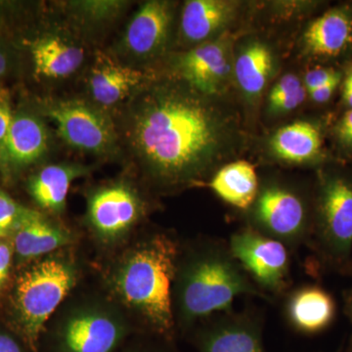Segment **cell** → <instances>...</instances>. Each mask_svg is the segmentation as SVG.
<instances>
[{"mask_svg": "<svg viewBox=\"0 0 352 352\" xmlns=\"http://www.w3.org/2000/svg\"><path fill=\"white\" fill-rule=\"evenodd\" d=\"M240 129L232 111L182 80L157 82L138 92L126 124L131 152L164 186L214 175L239 148Z\"/></svg>", "mask_w": 352, "mask_h": 352, "instance_id": "6da1fadb", "label": "cell"}, {"mask_svg": "<svg viewBox=\"0 0 352 352\" xmlns=\"http://www.w3.org/2000/svg\"><path fill=\"white\" fill-rule=\"evenodd\" d=\"M242 296H265L234 258L228 244L210 241L178 261L173 311L183 328L232 311Z\"/></svg>", "mask_w": 352, "mask_h": 352, "instance_id": "7a4b0ae2", "label": "cell"}, {"mask_svg": "<svg viewBox=\"0 0 352 352\" xmlns=\"http://www.w3.org/2000/svg\"><path fill=\"white\" fill-rule=\"evenodd\" d=\"M178 261L173 241L157 235L134 249L113 277L118 295L166 340L173 337L175 326L173 285Z\"/></svg>", "mask_w": 352, "mask_h": 352, "instance_id": "3957f363", "label": "cell"}, {"mask_svg": "<svg viewBox=\"0 0 352 352\" xmlns=\"http://www.w3.org/2000/svg\"><path fill=\"white\" fill-rule=\"evenodd\" d=\"M311 240L324 261L337 270L352 264V166L332 161L317 170Z\"/></svg>", "mask_w": 352, "mask_h": 352, "instance_id": "277c9868", "label": "cell"}, {"mask_svg": "<svg viewBox=\"0 0 352 352\" xmlns=\"http://www.w3.org/2000/svg\"><path fill=\"white\" fill-rule=\"evenodd\" d=\"M75 266L66 258H44L21 273L14 305L23 338L34 352L46 322L75 286Z\"/></svg>", "mask_w": 352, "mask_h": 352, "instance_id": "5b68a950", "label": "cell"}, {"mask_svg": "<svg viewBox=\"0 0 352 352\" xmlns=\"http://www.w3.org/2000/svg\"><path fill=\"white\" fill-rule=\"evenodd\" d=\"M249 228L296 249L311 240L314 194L307 195L291 185L268 182L259 187L249 208Z\"/></svg>", "mask_w": 352, "mask_h": 352, "instance_id": "8992f818", "label": "cell"}, {"mask_svg": "<svg viewBox=\"0 0 352 352\" xmlns=\"http://www.w3.org/2000/svg\"><path fill=\"white\" fill-rule=\"evenodd\" d=\"M229 250L252 283L266 295H281L288 288L291 256L283 243L245 228L231 235Z\"/></svg>", "mask_w": 352, "mask_h": 352, "instance_id": "52a82bcc", "label": "cell"}, {"mask_svg": "<svg viewBox=\"0 0 352 352\" xmlns=\"http://www.w3.org/2000/svg\"><path fill=\"white\" fill-rule=\"evenodd\" d=\"M44 113L67 144L91 154H110L117 145L112 120L101 109L78 99L52 100Z\"/></svg>", "mask_w": 352, "mask_h": 352, "instance_id": "ba28073f", "label": "cell"}, {"mask_svg": "<svg viewBox=\"0 0 352 352\" xmlns=\"http://www.w3.org/2000/svg\"><path fill=\"white\" fill-rule=\"evenodd\" d=\"M127 327L101 309L76 312L51 338L50 352H117L126 339Z\"/></svg>", "mask_w": 352, "mask_h": 352, "instance_id": "9c48e42d", "label": "cell"}, {"mask_svg": "<svg viewBox=\"0 0 352 352\" xmlns=\"http://www.w3.org/2000/svg\"><path fill=\"white\" fill-rule=\"evenodd\" d=\"M175 69L182 82L199 94L217 97L226 89L232 73L230 44L215 38L178 55Z\"/></svg>", "mask_w": 352, "mask_h": 352, "instance_id": "30bf717a", "label": "cell"}, {"mask_svg": "<svg viewBox=\"0 0 352 352\" xmlns=\"http://www.w3.org/2000/svg\"><path fill=\"white\" fill-rule=\"evenodd\" d=\"M201 323L194 337L199 352H267L263 323L256 315L232 310Z\"/></svg>", "mask_w": 352, "mask_h": 352, "instance_id": "8fae6325", "label": "cell"}, {"mask_svg": "<svg viewBox=\"0 0 352 352\" xmlns=\"http://www.w3.org/2000/svg\"><path fill=\"white\" fill-rule=\"evenodd\" d=\"M303 52L320 62L352 59V2L326 9L308 24L302 38Z\"/></svg>", "mask_w": 352, "mask_h": 352, "instance_id": "7c38bea8", "label": "cell"}, {"mask_svg": "<svg viewBox=\"0 0 352 352\" xmlns=\"http://www.w3.org/2000/svg\"><path fill=\"white\" fill-rule=\"evenodd\" d=\"M142 214V201L138 193L124 183L97 190L88 201L90 224L106 240L124 236L138 223Z\"/></svg>", "mask_w": 352, "mask_h": 352, "instance_id": "4fadbf2b", "label": "cell"}, {"mask_svg": "<svg viewBox=\"0 0 352 352\" xmlns=\"http://www.w3.org/2000/svg\"><path fill=\"white\" fill-rule=\"evenodd\" d=\"M173 6L164 0H152L136 11L124 32L122 45L132 57L149 59L164 50L173 22Z\"/></svg>", "mask_w": 352, "mask_h": 352, "instance_id": "5bb4252c", "label": "cell"}, {"mask_svg": "<svg viewBox=\"0 0 352 352\" xmlns=\"http://www.w3.org/2000/svg\"><path fill=\"white\" fill-rule=\"evenodd\" d=\"M272 156L289 164L320 166L335 161L325 150V133L320 122L296 120L280 127L270 140Z\"/></svg>", "mask_w": 352, "mask_h": 352, "instance_id": "9a60e30c", "label": "cell"}, {"mask_svg": "<svg viewBox=\"0 0 352 352\" xmlns=\"http://www.w3.org/2000/svg\"><path fill=\"white\" fill-rule=\"evenodd\" d=\"M285 317L296 333L314 336L330 328L337 316L333 296L318 285L307 284L289 294Z\"/></svg>", "mask_w": 352, "mask_h": 352, "instance_id": "2e32d148", "label": "cell"}, {"mask_svg": "<svg viewBox=\"0 0 352 352\" xmlns=\"http://www.w3.org/2000/svg\"><path fill=\"white\" fill-rule=\"evenodd\" d=\"M239 6V2L230 0L185 2L180 20L182 38L195 46L212 41L235 19Z\"/></svg>", "mask_w": 352, "mask_h": 352, "instance_id": "e0dca14e", "label": "cell"}, {"mask_svg": "<svg viewBox=\"0 0 352 352\" xmlns=\"http://www.w3.org/2000/svg\"><path fill=\"white\" fill-rule=\"evenodd\" d=\"M50 136L43 120L29 113H19L12 124L0 157L16 168L30 166L45 155Z\"/></svg>", "mask_w": 352, "mask_h": 352, "instance_id": "ac0fdd59", "label": "cell"}, {"mask_svg": "<svg viewBox=\"0 0 352 352\" xmlns=\"http://www.w3.org/2000/svg\"><path fill=\"white\" fill-rule=\"evenodd\" d=\"M12 236L14 250L24 259L50 254L69 242V234L62 227L27 208L21 215Z\"/></svg>", "mask_w": 352, "mask_h": 352, "instance_id": "d6986e66", "label": "cell"}, {"mask_svg": "<svg viewBox=\"0 0 352 352\" xmlns=\"http://www.w3.org/2000/svg\"><path fill=\"white\" fill-rule=\"evenodd\" d=\"M142 80L143 74L138 69L100 54L90 73V92L95 102L109 107L131 96Z\"/></svg>", "mask_w": 352, "mask_h": 352, "instance_id": "ffe728a7", "label": "cell"}, {"mask_svg": "<svg viewBox=\"0 0 352 352\" xmlns=\"http://www.w3.org/2000/svg\"><path fill=\"white\" fill-rule=\"evenodd\" d=\"M34 71L48 78H63L73 75L85 60L82 46L58 34H45L32 47Z\"/></svg>", "mask_w": 352, "mask_h": 352, "instance_id": "44dd1931", "label": "cell"}, {"mask_svg": "<svg viewBox=\"0 0 352 352\" xmlns=\"http://www.w3.org/2000/svg\"><path fill=\"white\" fill-rule=\"evenodd\" d=\"M208 186L220 200L238 210H248L256 200L261 184L254 166L240 160L223 164L215 171Z\"/></svg>", "mask_w": 352, "mask_h": 352, "instance_id": "7402d4cb", "label": "cell"}, {"mask_svg": "<svg viewBox=\"0 0 352 352\" xmlns=\"http://www.w3.org/2000/svg\"><path fill=\"white\" fill-rule=\"evenodd\" d=\"M78 164H50L30 180V193L39 207L51 212H63L72 183L85 175Z\"/></svg>", "mask_w": 352, "mask_h": 352, "instance_id": "603a6c76", "label": "cell"}, {"mask_svg": "<svg viewBox=\"0 0 352 352\" xmlns=\"http://www.w3.org/2000/svg\"><path fill=\"white\" fill-rule=\"evenodd\" d=\"M275 58L267 44L259 41L245 43L236 57L234 74L238 85L249 98H258L272 78Z\"/></svg>", "mask_w": 352, "mask_h": 352, "instance_id": "cb8c5ba5", "label": "cell"}, {"mask_svg": "<svg viewBox=\"0 0 352 352\" xmlns=\"http://www.w3.org/2000/svg\"><path fill=\"white\" fill-rule=\"evenodd\" d=\"M307 91L303 82L295 74H286L271 89L268 110L272 115H283L302 105Z\"/></svg>", "mask_w": 352, "mask_h": 352, "instance_id": "d4e9b609", "label": "cell"}, {"mask_svg": "<svg viewBox=\"0 0 352 352\" xmlns=\"http://www.w3.org/2000/svg\"><path fill=\"white\" fill-rule=\"evenodd\" d=\"M336 149L340 159H352V110L344 111L332 129Z\"/></svg>", "mask_w": 352, "mask_h": 352, "instance_id": "484cf974", "label": "cell"}, {"mask_svg": "<svg viewBox=\"0 0 352 352\" xmlns=\"http://www.w3.org/2000/svg\"><path fill=\"white\" fill-rule=\"evenodd\" d=\"M24 210L8 194L0 190V239L12 235Z\"/></svg>", "mask_w": 352, "mask_h": 352, "instance_id": "4316f807", "label": "cell"}, {"mask_svg": "<svg viewBox=\"0 0 352 352\" xmlns=\"http://www.w3.org/2000/svg\"><path fill=\"white\" fill-rule=\"evenodd\" d=\"M76 10L80 12L83 17L95 19H110L113 16L119 13L120 7L124 2L119 1H78L72 2Z\"/></svg>", "mask_w": 352, "mask_h": 352, "instance_id": "83f0119b", "label": "cell"}, {"mask_svg": "<svg viewBox=\"0 0 352 352\" xmlns=\"http://www.w3.org/2000/svg\"><path fill=\"white\" fill-rule=\"evenodd\" d=\"M342 78V69L332 66H320L309 69L305 74L303 78V85L307 88V91L316 89L333 80Z\"/></svg>", "mask_w": 352, "mask_h": 352, "instance_id": "f1b7e54d", "label": "cell"}, {"mask_svg": "<svg viewBox=\"0 0 352 352\" xmlns=\"http://www.w3.org/2000/svg\"><path fill=\"white\" fill-rule=\"evenodd\" d=\"M340 69H342V80H340V90L342 104L344 111L352 110V59L342 64Z\"/></svg>", "mask_w": 352, "mask_h": 352, "instance_id": "f546056e", "label": "cell"}, {"mask_svg": "<svg viewBox=\"0 0 352 352\" xmlns=\"http://www.w3.org/2000/svg\"><path fill=\"white\" fill-rule=\"evenodd\" d=\"M13 118L8 96L0 91V152L3 148Z\"/></svg>", "mask_w": 352, "mask_h": 352, "instance_id": "4dcf8cb0", "label": "cell"}, {"mask_svg": "<svg viewBox=\"0 0 352 352\" xmlns=\"http://www.w3.org/2000/svg\"><path fill=\"white\" fill-rule=\"evenodd\" d=\"M13 245L0 239V291L3 289L9 274H10L11 263H12Z\"/></svg>", "mask_w": 352, "mask_h": 352, "instance_id": "1f68e13d", "label": "cell"}, {"mask_svg": "<svg viewBox=\"0 0 352 352\" xmlns=\"http://www.w3.org/2000/svg\"><path fill=\"white\" fill-rule=\"evenodd\" d=\"M340 80H342V78L333 80V82L328 83L324 87L311 90V91H308V97H309L310 100L317 104V105H325V104L332 100L337 90H340Z\"/></svg>", "mask_w": 352, "mask_h": 352, "instance_id": "d6a6232c", "label": "cell"}, {"mask_svg": "<svg viewBox=\"0 0 352 352\" xmlns=\"http://www.w3.org/2000/svg\"><path fill=\"white\" fill-rule=\"evenodd\" d=\"M0 352H34L11 333L0 331Z\"/></svg>", "mask_w": 352, "mask_h": 352, "instance_id": "836d02e7", "label": "cell"}, {"mask_svg": "<svg viewBox=\"0 0 352 352\" xmlns=\"http://www.w3.org/2000/svg\"><path fill=\"white\" fill-rule=\"evenodd\" d=\"M122 346L118 349L117 352H168L164 347L159 346H151V344H135V346L124 347Z\"/></svg>", "mask_w": 352, "mask_h": 352, "instance_id": "e575fe53", "label": "cell"}, {"mask_svg": "<svg viewBox=\"0 0 352 352\" xmlns=\"http://www.w3.org/2000/svg\"><path fill=\"white\" fill-rule=\"evenodd\" d=\"M344 310H346L347 317L352 325V288L346 293V300H344Z\"/></svg>", "mask_w": 352, "mask_h": 352, "instance_id": "d590c367", "label": "cell"}, {"mask_svg": "<svg viewBox=\"0 0 352 352\" xmlns=\"http://www.w3.org/2000/svg\"><path fill=\"white\" fill-rule=\"evenodd\" d=\"M7 68L6 58L4 56L3 53L0 50V76L6 73Z\"/></svg>", "mask_w": 352, "mask_h": 352, "instance_id": "8d00e7d4", "label": "cell"}, {"mask_svg": "<svg viewBox=\"0 0 352 352\" xmlns=\"http://www.w3.org/2000/svg\"><path fill=\"white\" fill-rule=\"evenodd\" d=\"M346 352H352V340L351 342V344H349V346H347Z\"/></svg>", "mask_w": 352, "mask_h": 352, "instance_id": "74e56055", "label": "cell"}]
</instances>
